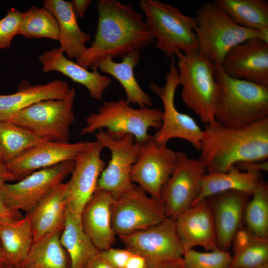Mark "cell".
Here are the masks:
<instances>
[{"mask_svg":"<svg viewBox=\"0 0 268 268\" xmlns=\"http://www.w3.org/2000/svg\"><path fill=\"white\" fill-rule=\"evenodd\" d=\"M126 248L143 257L149 266L181 260L184 254L175 220L167 217L147 228L119 236Z\"/></svg>","mask_w":268,"mask_h":268,"instance_id":"cell-13","label":"cell"},{"mask_svg":"<svg viewBox=\"0 0 268 268\" xmlns=\"http://www.w3.org/2000/svg\"><path fill=\"white\" fill-rule=\"evenodd\" d=\"M140 57L138 50L124 55L121 62H116L111 57H107L97 63L91 69H99L115 78L124 88L126 100L130 104L137 105L139 108L149 107L152 105V97L141 88L134 73Z\"/></svg>","mask_w":268,"mask_h":268,"instance_id":"cell-26","label":"cell"},{"mask_svg":"<svg viewBox=\"0 0 268 268\" xmlns=\"http://www.w3.org/2000/svg\"><path fill=\"white\" fill-rule=\"evenodd\" d=\"M229 268H231V267H230Z\"/></svg>","mask_w":268,"mask_h":268,"instance_id":"cell-51","label":"cell"},{"mask_svg":"<svg viewBox=\"0 0 268 268\" xmlns=\"http://www.w3.org/2000/svg\"><path fill=\"white\" fill-rule=\"evenodd\" d=\"M22 17L23 12L11 8L0 19V49L9 48L13 38L19 34Z\"/></svg>","mask_w":268,"mask_h":268,"instance_id":"cell-37","label":"cell"},{"mask_svg":"<svg viewBox=\"0 0 268 268\" xmlns=\"http://www.w3.org/2000/svg\"><path fill=\"white\" fill-rule=\"evenodd\" d=\"M149 268H184L182 259L149 266Z\"/></svg>","mask_w":268,"mask_h":268,"instance_id":"cell-46","label":"cell"},{"mask_svg":"<svg viewBox=\"0 0 268 268\" xmlns=\"http://www.w3.org/2000/svg\"><path fill=\"white\" fill-rule=\"evenodd\" d=\"M132 253L126 248L123 249L112 247L99 252L101 257L115 268H125Z\"/></svg>","mask_w":268,"mask_h":268,"instance_id":"cell-38","label":"cell"},{"mask_svg":"<svg viewBox=\"0 0 268 268\" xmlns=\"http://www.w3.org/2000/svg\"><path fill=\"white\" fill-rule=\"evenodd\" d=\"M39 60L43 72L57 71L62 73L84 86L90 96L96 100L102 99L105 91L112 83L111 78L100 74L98 70L90 71L68 59L59 48L45 51L39 56Z\"/></svg>","mask_w":268,"mask_h":268,"instance_id":"cell-22","label":"cell"},{"mask_svg":"<svg viewBox=\"0 0 268 268\" xmlns=\"http://www.w3.org/2000/svg\"><path fill=\"white\" fill-rule=\"evenodd\" d=\"M195 18L198 51L214 66H221L227 53L247 40L259 38L268 41V34L238 25L214 1L204 3Z\"/></svg>","mask_w":268,"mask_h":268,"instance_id":"cell-4","label":"cell"},{"mask_svg":"<svg viewBox=\"0 0 268 268\" xmlns=\"http://www.w3.org/2000/svg\"><path fill=\"white\" fill-rule=\"evenodd\" d=\"M261 177L262 172L242 171L236 165L226 172L206 173L201 181L200 193L194 204L230 191H240L252 196L262 181Z\"/></svg>","mask_w":268,"mask_h":268,"instance_id":"cell-27","label":"cell"},{"mask_svg":"<svg viewBox=\"0 0 268 268\" xmlns=\"http://www.w3.org/2000/svg\"><path fill=\"white\" fill-rule=\"evenodd\" d=\"M113 199L109 193L97 189L80 215L84 231L99 251L112 247L115 241L111 215Z\"/></svg>","mask_w":268,"mask_h":268,"instance_id":"cell-21","label":"cell"},{"mask_svg":"<svg viewBox=\"0 0 268 268\" xmlns=\"http://www.w3.org/2000/svg\"><path fill=\"white\" fill-rule=\"evenodd\" d=\"M230 76L268 86V41L247 40L232 48L221 65Z\"/></svg>","mask_w":268,"mask_h":268,"instance_id":"cell-17","label":"cell"},{"mask_svg":"<svg viewBox=\"0 0 268 268\" xmlns=\"http://www.w3.org/2000/svg\"><path fill=\"white\" fill-rule=\"evenodd\" d=\"M61 234L53 232L33 240L21 267L70 268L69 256L61 242Z\"/></svg>","mask_w":268,"mask_h":268,"instance_id":"cell-30","label":"cell"},{"mask_svg":"<svg viewBox=\"0 0 268 268\" xmlns=\"http://www.w3.org/2000/svg\"><path fill=\"white\" fill-rule=\"evenodd\" d=\"M22 216L19 211H15L8 207L0 196V219H19Z\"/></svg>","mask_w":268,"mask_h":268,"instance_id":"cell-42","label":"cell"},{"mask_svg":"<svg viewBox=\"0 0 268 268\" xmlns=\"http://www.w3.org/2000/svg\"><path fill=\"white\" fill-rule=\"evenodd\" d=\"M238 25L268 34V2L266 0H215Z\"/></svg>","mask_w":268,"mask_h":268,"instance_id":"cell-31","label":"cell"},{"mask_svg":"<svg viewBox=\"0 0 268 268\" xmlns=\"http://www.w3.org/2000/svg\"><path fill=\"white\" fill-rule=\"evenodd\" d=\"M99 252L90 258L85 268H115L101 257Z\"/></svg>","mask_w":268,"mask_h":268,"instance_id":"cell-43","label":"cell"},{"mask_svg":"<svg viewBox=\"0 0 268 268\" xmlns=\"http://www.w3.org/2000/svg\"><path fill=\"white\" fill-rule=\"evenodd\" d=\"M71 89L66 81L61 79L36 85L23 80L16 92L0 95V120L8 121L16 113L39 101L63 99Z\"/></svg>","mask_w":268,"mask_h":268,"instance_id":"cell-23","label":"cell"},{"mask_svg":"<svg viewBox=\"0 0 268 268\" xmlns=\"http://www.w3.org/2000/svg\"><path fill=\"white\" fill-rule=\"evenodd\" d=\"M179 85L178 71L174 59L163 86L154 82H149V87L160 99L164 109L161 127L152 135L153 138L158 144H167L173 138L183 139L200 151L203 130L192 117L180 112L175 106V92Z\"/></svg>","mask_w":268,"mask_h":268,"instance_id":"cell-10","label":"cell"},{"mask_svg":"<svg viewBox=\"0 0 268 268\" xmlns=\"http://www.w3.org/2000/svg\"><path fill=\"white\" fill-rule=\"evenodd\" d=\"M111 215L112 228L118 236L151 227L167 217L162 200L148 196L136 185L113 199Z\"/></svg>","mask_w":268,"mask_h":268,"instance_id":"cell-11","label":"cell"},{"mask_svg":"<svg viewBox=\"0 0 268 268\" xmlns=\"http://www.w3.org/2000/svg\"><path fill=\"white\" fill-rule=\"evenodd\" d=\"M43 7L55 16L59 28L60 49L70 60L78 59L87 47L91 36L82 31L71 2L64 0H45Z\"/></svg>","mask_w":268,"mask_h":268,"instance_id":"cell-25","label":"cell"},{"mask_svg":"<svg viewBox=\"0 0 268 268\" xmlns=\"http://www.w3.org/2000/svg\"><path fill=\"white\" fill-rule=\"evenodd\" d=\"M19 35L29 39L48 38L58 41L59 25L50 11L44 7L32 6L23 12Z\"/></svg>","mask_w":268,"mask_h":268,"instance_id":"cell-33","label":"cell"},{"mask_svg":"<svg viewBox=\"0 0 268 268\" xmlns=\"http://www.w3.org/2000/svg\"><path fill=\"white\" fill-rule=\"evenodd\" d=\"M125 268H149V265L143 257L133 253L129 258Z\"/></svg>","mask_w":268,"mask_h":268,"instance_id":"cell-41","label":"cell"},{"mask_svg":"<svg viewBox=\"0 0 268 268\" xmlns=\"http://www.w3.org/2000/svg\"><path fill=\"white\" fill-rule=\"evenodd\" d=\"M89 143L46 141L29 149L6 165L9 171L20 180L36 171L74 161Z\"/></svg>","mask_w":268,"mask_h":268,"instance_id":"cell-18","label":"cell"},{"mask_svg":"<svg viewBox=\"0 0 268 268\" xmlns=\"http://www.w3.org/2000/svg\"><path fill=\"white\" fill-rule=\"evenodd\" d=\"M9 264L6 257L0 245V268H2Z\"/></svg>","mask_w":268,"mask_h":268,"instance_id":"cell-47","label":"cell"},{"mask_svg":"<svg viewBox=\"0 0 268 268\" xmlns=\"http://www.w3.org/2000/svg\"><path fill=\"white\" fill-rule=\"evenodd\" d=\"M60 240L69 256L70 268H85L90 258L99 252L84 231L80 215L68 209Z\"/></svg>","mask_w":268,"mask_h":268,"instance_id":"cell-29","label":"cell"},{"mask_svg":"<svg viewBox=\"0 0 268 268\" xmlns=\"http://www.w3.org/2000/svg\"><path fill=\"white\" fill-rule=\"evenodd\" d=\"M67 183L58 185L25 215L32 229L33 240L53 232H62L67 209Z\"/></svg>","mask_w":268,"mask_h":268,"instance_id":"cell-24","label":"cell"},{"mask_svg":"<svg viewBox=\"0 0 268 268\" xmlns=\"http://www.w3.org/2000/svg\"><path fill=\"white\" fill-rule=\"evenodd\" d=\"M177 162L161 191L166 216L175 219L195 202L207 170L199 159L191 158L183 151L177 152Z\"/></svg>","mask_w":268,"mask_h":268,"instance_id":"cell-14","label":"cell"},{"mask_svg":"<svg viewBox=\"0 0 268 268\" xmlns=\"http://www.w3.org/2000/svg\"><path fill=\"white\" fill-rule=\"evenodd\" d=\"M268 264V238L257 236L249 246L234 254L230 267L256 268Z\"/></svg>","mask_w":268,"mask_h":268,"instance_id":"cell-36","label":"cell"},{"mask_svg":"<svg viewBox=\"0 0 268 268\" xmlns=\"http://www.w3.org/2000/svg\"><path fill=\"white\" fill-rule=\"evenodd\" d=\"M250 197L242 192L230 191L205 199L212 212L219 249L227 251L231 246Z\"/></svg>","mask_w":268,"mask_h":268,"instance_id":"cell-20","label":"cell"},{"mask_svg":"<svg viewBox=\"0 0 268 268\" xmlns=\"http://www.w3.org/2000/svg\"><path fill=\"white\" fill-rule=\"evenodd\" d=\"M200 151L207 173L226 172L240 162L268 160V118L237 129L216 122L205 124Z\"/></svg>","mask_w":268,"mask_h":268,"instance_id":"cell-2","label":"cell"},{"mask_svg":"<svg viewBox=\"0 0 268 268\" xmlns=\"http://www.w3.org/2000/svg\"><path fill=\"white\" fill-rule=\"evenodd\" d=\"M214 75L219 86L216 122L237 129L268 118V86L233 78L221 66H215Z\"/></svg>","mask_w":268,"mask_h":268,"instance_id":"cell-3","label":"cell"},{"mask_svg":"<svg viewBox=\"0 0 268 268\" xmlns=\"http://www.w3.org/2000/svg\"><path fill=\"white\" fill-rule=\"evenodd\" d=\"M104 147L96 140L77 156L71 176L67 182V209L80 215L82 210L97 189L98 179L106 167L101 157Z\"/></svg>","mask_w":268,"mask_h":268,"instance_id":"cell-16","label":"cell"},{"mask_svg":"<svg viewBox=\"0 0 268 268\" xmlns=\"http://www.w3.org/2000/svg\"><path fill=\"white\" fill-rule=\"evenodd\" d=\"M33 241L32 229L25 216L19 219H0V242L9 264L22 267Z\"/></svg>","mask_w":268,"mask_h":268,"instance_id":"cell-28","label":"cell"},{"mask_svg":"<svg viewBox=\"0 0 268 268\" xmlns=\"http://www.w3.org/2000/svg\"><path fill=\"white\" fill-rule=\"evenodd\" d=\"M74 165V161H67L36 171L16 183H5L0 186V196L11 209L28 213L63 183Z\"/></svg>","mask_w":268,"mask_h":268,"instance_id":"cell-12","label":"cell"},{"mask_svg":"<svg viewBox=\"0 0 268 268\" xmlns=\"http://www.w3.org/2000/svg\"><path fill=\"white\" fill-rule=\"evenodd\" d=\"M176 56L183 102L204 124L215 122L219 86L215 78L214 65L198 51L178 52Z\"/></svg>","mask_w":268,"mask_h":268,"instance_id":"cell-5","label":"cell"},{"mask_svg":"<svg viewBox=\"0 0 268 268\" xmlns=\"http://www.w3.org/2000/svg\"><path fill=\"white\" fill-rule=\"evenodd\" d=\"M95 138L104 148L111 152V158L98 179L97 189L117 198L131 190L134 184L132 182L131 168L137 160L141 143L130 134L101 130Z\"/></svg>","mask_w":268,"mask_h":268,"instance_id":"cell-9","label":"cell"},{"mask_svg":"<svg viewBox=\"0 0 268 268\" xmlns=\"http://www.w3.org/2000/svg\"><path fill=\"white\" fill-rule=\"evenodd\" d=\"M46 140L9 121L0 120V162L7 164Z\"/></svg>","mask_w":268,"mask_h":268,"instance_id":"cell-32","label":"cell"},{"mask_svg":"<svg viewBox=\"0 0 268 268\" xmlns=\"http://www.w3.org/2000/svg\"><path fill=\"white\" fill-rule=\"evenodd\" d=\"M139 5L154 39L155 48L171 60L178 52L187 53L198 51L195 17L159 0H141Z\"/></svg>","mask_w":268,"mask_h":268,"instance_id":"cell-6","label":"cell"},{"mask_svg":"<svg viewBox=\"0 0 268 268\" xmlns=\"http://www.w3.org/2000/svg\"><path fill=\"white\" fill-rule=\"evenodd\" d=\"M256 268H268V264H265L263 266H262L261 267H259Z\"/></svg>","mask_w":268,"mask_h":268,"instance_id":"cell-49","label":"cell"},{"mask_svg":"<svg viewBox=\"0 0 268 268\" xmlns=\"http://www.w3.org/2000/svg\"><path fill=\"white\" fill-rule=\"evenodd\" d=\"M18 180L8 170L6 165L0 162V186L8 181Z\"/></svg>","mask_w":268,"mask_h":268,"instance_id":"cell-45","label":"cell"},{"mask_svg":"<svg viewBox=\"0 0 268 268\" xmlns=\"http://www.w3.org/2000/svg\"><path fill=\"white\" fill-rule=\"evenodd\" d=\"M94 39L75 62L88 69L107 57L122 58L154 42L141 14L132 3L118 0H99Z\"/></svg>","mask_w":268,"mask_h":268,"instance_id":"cell-1","label":"cell"},{"mask_svg":"<svg viewBox=\"0 0 268 268\" xmlns=\"http://www.w3.org/2000/svg\"><path fill=\"white\" fill-rule=\"evenodd\" d=\"M236 166L242 171L268 172V161L243 162L237 164Z\"/></svg>","mask_w":268,"mask_h":268,"instance_id":"cell-40","label":"cell"},{"mask_svg":"<svg viewBox=\"0 0 268 268\" xmlns=\"http://www.w3.org/2000/svg\"><path fill=\"white\" fill-rule=\"evenodd\" d=\"M77 17L84 16L88 6L92 3L91 0H72L70 1Z\"/></svg>","mask_w":268,"mask_h":268,"instance_id":"cell-44","label":"cell"},{"mask_svg":"<svg viewBox=\"0 0 268 268\" xmlns=\"http://www.w3.org/2000/svg\"><path fill=\"white\" fill-rule=\"evenodd\" d=\"M163 112L159 108H134L125 99L104 102L97 112L86 119V125L80 131L81 135L91 134L106 128L114 132L130 134L136 141L143 143L152 135L150 128L158 130L161 127Z\"/></svg>","mask_w":268,"mask_h":268,"instance_id":"cell-7","label":"cell"},{"mask_svg":"<svg viewBox=\"0 0 268 268\" xmlns=\"http://www.w3.org/2000/svg\"><path fill=\"white\" fill-rule=\"evenodd\" d=\"M2 268H14V267L11 264H8L7 265H6V266H5L4 267Z\"/></svg>","mask_w":268,"mask_h":268,"instance_id":"cell-48","label":"cell"},{"mask_svg":"<svg viewBox=\"0 0 268 268\" xmlns=\"http://www.w3.org/2000/svg\"><path fill=\"white\" fill-rule=\"evenodd\" d=\"M245 207L246 227L257 236L268 238V185L260 182Z\"/></svg>","mask_w":268,"mask_h":268,"instance_id":"cell-34","label":"cell"},{"mask_svg":"<svg viewBox=\"0 0 268 268\" xmlns=\"http://www.w3.org/2000/svg\"><path fill=\"white\" fill-rule=\"evenodd\" d=\"M257 236L248 227H240L235 233L232 241L234 254L251 244Z\"/></svg>","mask_w":268,"mask_h":268,"instance_id":"cell-39","label":"cell"},{"mask_svg":"<svg viewBox=\"0 0 268 268\" xmlns=\"http://www.w3.org/2000/svg\"><path fill=\"white\" fill-rule=\"evenodd\" d=\"M75 89L71 88L66 97L37 102L16 113L8 121L46 140L69 142V127L75 120Z\"/></svg>","mask_w":268,"mask_h":268,"instance_id":"cell-8","label":"cell"},{"mask_svg":"<svg viewBox=\"0 0 268 268\" xmlns=\"http://www.w3.org/2000/svg\"><path fill=\"white\" fill-rule=\"evenodd\" d=\"M175 220L184 253L197 246L210 251L219 249L213 214L206 199L194 204Z\"/></svg>","mask_w":268,"mask_h":268,"instance_id":"cell-19","label":"cell"},{"mask_svg":"<svg viewBox=\"0 0 268 268\" xmlns=\"http://www.w3.org/2000/svg\"><path fill=\"white\" fill-rule=\"evenodd\" d=\"M25 268L24 267H18V268Z\"/></svg>","mask_w":268,"mask_h":268,"instance_id":"cell-50","label":"cell"},{"mask_svg":"<svg viewBox=\"0 0 268 268\" xmlns=\"http://www.w3.org/2000/svg\"><path fill=\"white\" fill-rule=\"evenodd\" d=\"M232 256L228 251L217 249L207 252L191 250L182 258L184 268H229Z\"/></svg>","mask_w":268,"mask_h":268,"instance_id":"cell-35","label":"cell"},{"mask_svg":"<svg viewBox=\"0 0 268 268\" xmlns=\"http://www.w3.org/2000/svg\"><path fill=\"white\" fill-rule=\"evenodd\" d=\"M141 143L137 160L131 168V181L149 196L160 199L162 189L175 168L177 152L167 144H157L152 135Z\"/></svg>","mask_w":268,"mask_h":268,"instance_id":"cell-15","label":"cell"}]
</instances>
